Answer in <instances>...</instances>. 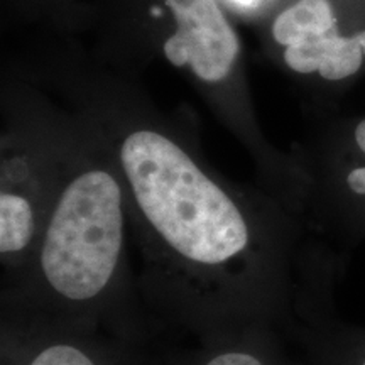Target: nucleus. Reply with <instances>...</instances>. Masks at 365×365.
I'll return each mask as SVG.
<instances>
[{
	"label": "nucleus",
	"instance_id": "obj_1",
	"mask_svg": "<svg viewBox=\"0 0 365 365\" xmlns=\"http://www.w3.org/2000/svg\"><path fill=\"white\" fill-rule=\"evenodd\" d=\"M21 63L110 154L140 296L170 339L293 325V210L257 181L222 175L193 120L158 107L143 81L103 65L75 36L48 34Z\"/></svg>",
	"mask_w": 365,
	"mask_h": 365
},
{
	"label": "nucleus",
	"instance_id": "obj_2",
	"mask_svg": "<svg viewBox=\"0 0 365 365\" xmlns=\"http://www.w3.org/2000/svg\"><path fill=\"white\" fill-rule=\"evenodd\" d=\"M71 112L65 176L24 267L0 286V323L163 344L170 336L139 291L124 185L93 127Z\"/></svg>",
	"mask_w": 365,
	"mask_h": 365
},
{
	"label": "nucleus",
	"instance_id": "obj_3",
	"mask_svg": "<svg viewBox=\"0 0 365 365\" xmlns=\"http://www.w3.org/2000/svg\"><path fill=\"white\" fill-rule=\"evenodd\" d=\"M80 31L93 39L86 49L122 75L140 80L153 65L180 73L249 154L254 181L293 212L299 207L307 173L262 129L244 46L222 0H90L58 34Z\"/></svg>",
	"mask_w": 365,
	"mask_h": 365
},
{
	"label": "nucleus",
	"instance_id": "obj_4",
	"mask_svg": "<svg viewBox=\"0 0 365 365\" xmlns=\"http://www.w3.org/2000/svg\"><path fill=\"white\" fill-rule=\"evenodd\" d=\"M76 120L71 108L21 65L0 86V266L2 284L24 267L61 185Z\"/></svg>",
	"mask_w": 365,
	"mask_h": 365
},
{
	"label": "nucleus",
	"instance_id": "obj_5",
	"mask_svg": "<svg viewBox=\"0 0 365 365\" xmlns=\"http://www.w3.org/2000/svg\"><path fill=\"white\" fill-rule=\"evenodd\" d=\"M170 345L0 323V365H163Z\"/></svg>",
	"mask_w": 365,
	"mask_h": 365
},
{
	"label": "nucleus",
	"instance_id": "obj_6",
	"mask_svg": "<svg viewBox=\"0 0 365 365\" xmlns=\"http://www.w3.org/2000/svg\"><path fill=\"white\" fill-rule=\"evenodd\" d=\"M281 333L272 327H249L170 345L163 365H294L282 349Z\"/></svg>",
	"mask_w": 365,
	"mask_h": 365
},
{
	"label": "nucleus",
	"instance_id": "obj_7",
	"mask_svg": "<svg viewBox=\"0 0 365 365\" xmlns=\"http://www.w3.org/2000/svg\"><path fill=\"white\" fill-rule=\"evenodd\" d=\"M350 143H352L354 150L365 156V118L354 125L352 132H350Z\"/></svg>",
	"mask_w": 365,
	"mask_h": 365
},
{
	"label": "nucleus",
	"instance_id": "obj_8",
	"mask_svg": "<svg viewBox=\"0 0 365 365\" xmlns=\"http://www.w3.org/2000/svg\"><path fill=\"white\" fill-rule=\"evenodd\" d=\"M355 352V355L350 360H346L345 357H340L339 359H335V362H340V364H345V365H365V349H355L354 350ZM328 360H333V359H330L328 357Z\"/></svg>",
	"mask_w": 365,
	"mask_h": 365
},
{
	"label": "nucleus",
	"instance_id": "obj_9",
	"mask_svg": "<svg viewBox=\"0 0 365 365\" xmlns=\"http://www.w3.org/2000/svg\"><path fill=\"white\" fill-rule=\"evenodd\" d=\"M362 49H364V54H365V31H364V34H362Z\"/></svg>",
	"mask_w": 365,
	"mask_h": 365
}]
</instances>
